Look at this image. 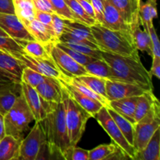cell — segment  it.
Here are the masks:
<instances>
[{"instance_id":"6da1fadb","label":"cell","mask_w":160,"mask_h":160,"mask_svg":"<svg viewBox=\"0 0 160 160\" xmlns=\"http://www.w3.org/2000/svg\"><path fill=\"white\" fill-rule=\"evenodd\" d=\"M40 123L45 133L49 154L70 160L72 146L67 135L62 98L59 102L55 103Z\"/></svg>"},{"instance_id":"7a4b0ae2","label":"cell","mask_w":160,"mask_h":160,"mask_svg":"<svg viewBox=\"0 0 160 160\" xmlns=\"http://www.w3.org/2000/svg\"><path fill=\"white\" fill-rule=\"evenodd\" d=\"M102 58L111 67L113 81L131 83L153 91L152 76L145 69L140 56H125L102 51Z\"/></svg>"},{"instance_id":"3957f363","label":"cell","mask_w":160,"mask_h":160,"mask_svg":"<svg viewBox=\"0 0 160 160\" xmlns=\"http://www.w3.org/2000/svg\"><path fill=\"white\" fill-rule=\"evenodd\" d=\"M100 50L125 56H137L132 31L129 30H111L99 23L90 27Z\"/></svg>"},{"instance_id":"277c9868","label":"cell","mask_w":160,"mask_h":160,"mask_svg":"<svg viewBox=\"0 0 160 160\" xmlns=\"http://www.w3.org/2000/svg\"><path fill=\"white\" fill-rule=\"evenodd\" d=\"M62 100L65 106L67 135L71 146L74 147L77 146L78 142L81 141L85 131L88 120L92 117V116L69 95L63 85Z\"/></svg>"},{"instance_id":"5b68a950","label":"cell","mask_w":160,"mask_h":160,"mask_svg":"<svg viewBox=\"0 0 160 160\" xmlns=\"http://www.w3.org/2000/svg\"><path fill=\"white\" fill-rule=\"evenodd\" d=\"M3 120L6 134L23 139L22 135L28 131L29 124L34 120V117L22 92L12 108L3 117Z\"/></svg>"},{"instance_id":"8992f818","label":"cell","mask_w":160,"mask_h":160,"mask_svg":"<svg viewBox=\"0 0 160 160\" xmlns=\"http://www.w3.org/2000/svg\"><path fill=\"white\" fill-rule=\"evenodd\" d=\"M47 148L46 138L40 122L35 124L25 138L22 139L20 146V159L38 160Z\"/></svg>"},{"instance_id":"52a82bcc","label":"cell","mask_w":160,"mask_h":160,"mask_svg":"<svg viewBox=\"0 0 160 160\" xmlns=\"http://www.w3.org/2000/svg\"><path fill=\"white\" fill-rule=\"evenodd\" d=\"M94 118L101 125L102 128L106 131L108 135L111 138L113 143L117 145L120 149L123 150L129 159H134L135 150L133 145H131L127 141L123 133L118 128L117 123L112 118L108 112L107 107L102 106L99 111L94 116Z\"/></svg>"},{"instance_id":"ba28073f","label":"cell","mask_w":160,"mask_h":160,"mask_svg":"<svg viewBox=\"0 0 160 160\" xmlns=\"http://www.w3.org/2000/svg\"><path fill=\"white\" fill-rule=\"evenodd\" d=\"M63 41L76 42L88 45L94 49H100L90 27L75 20L64 19V31L59 42Z\"/></svg>"},{"instance_id":"9c48e42d","label":"cell","mask_w":160,"mask_h":160,"mask_svg":"<svg viewBox=\"0 0 160 160\" xmlns=\"http://www.w3.org/2000/svg\"><path fill=\"white\" fill-rule=\"evenodd\" d=\"M160 118V104L153 91H147L139 95L134 112L137 123H149Z\"/></svg>"},{"instance_id":"30bf717a","label":"cell","mask_w":160,"mask_h":160,"mask_svg":"<svg viewBox=\"0 0 160 160\" xmlns=\"http://www.w3.org/2000/svg\"><path fill=\"white\" fill-rule=\"evenodd\" d=\"M49 52L55 65L63 76L67 78H77L88 74L84 67L72 59L56 44H52L50 46Z\"/></svg>"},{"instance_id":"8fae6325","label":"cell","mask_w":160,"mask_h":160,"mask_svg":"<svg viewBox=\"0 0 160 160\" xmlns=\"http://www.w3.org/2000/svg\"><path fill=\"white\" fill-rule=\"evenodd\" d=\"M21 92L28 106L32 112L34 120L41 122L46 116L47 112L52 109L55 103L45 101L38 93L34 88L24 82H20Z\"/></svg>"},{"instance_id":"7c38bea8","label":"cell","mask_w":160,"mask_h":160,"mask_svg":"<svg viewBox=\"0 0 160 160\" xmlns=\"http://www.w3.org/2000/svg\"><path fill=\"white\" fill-rule=\"evenodd\" d=\"M12 56L18 59L24 67H29L34 71L42 73L46 77L59 79L63 76L60 73V71L58 70L56 66L55 65L52 59L46 60V59H39V58L32 57V56L25 54V53H23V54L13 53Z\"/></svg>"},{"instance_id":"4fadbf2b","label":"cell","mask_w":160,"mask_h":160,"mask_svg":"<svg viewBox=\"0 0 160 160\" xmlns=\"http://www.w3.org/2000/svg\"><path fill=\"white\" fill-rule=\"evenodd\" d=\"M0 28L9 37L18 42L34 41L26 27L15 14L0 13Z\"/></svg>"},{"instance_id":"5bb4252c","label":"cell","mask_w":160,"mask_h":160,"mask_svg":"<svg viewBox=\"0 0 160 160\" xmlns=\"http://www.w3.org/2000/svg\"><path fill=\"white\" fill-rule=\"evenodd\" d=\"M106 91L108 101L132 96H139L147 92L144 88L131 83L106 80Z\"/></svg>"},{"instance_id":"9a60e30c","label":"cell","mask_w":160,"mask_h":160,"mask_svg":"<svg viewBox=\"0 0 160 160\" xmlns=\"http://www.w3.org/2000/svg\"><path fill=\"white\" fill-rule=\"evenodd\" d=\"M120 12L123 21L132 29L141 23L139 9L142 0H107Z\"/></svg>"},{"instance_id":"2e32d148","label":"cell","mask_w":160,"mask_h":160,"mask_svg":"<svg viewBox=\"0 0 160 160\" xmlns=\"http://www.w3.org/2000/svg\"><path fill=\"white\" fill-rule=\"evenodd\" d=\"M159 128H160V118L149 123H137L134 124L133 147L135 152L142 151L145 148Z\"/></svg>"},{"instance_id":"e0dca14e","label":"cell","mask_w":160,"mask_h":160,"mask_svg":"<svg viewBox=\"0 0 160 160\" xmlns=\"http://www.w3.org/2000/svg\"><path fill=\"white\" fill-rule=\"evenodd\" d=\"M58 80H59V81L62 83V85L65 87L66 90L67 91L69 95H70V96H71L72 98H73V99H74L75 101L83 108V109H85V110L92 116V117H94V116L101 109V108L102 107V106H104L100 102L87 96L86 95L83 94L82 92L78 91V89L73 88V86L69 84L68 83L64 81L62 78H59V79Z\"/></svg>"},{"instance_id":"ac0fdd59","label":"cell","mask_w":160,"mask_h":160,"mask_svg":"<svg viewBox=\"0 0 160 160\" xmlns=\"http://www.w3.org/2000/svg\"><path fill=\"white\" fill-rule=\"evenodd\" d=\"M36 91L45 101L59 102L62 98V84L58 79L48 78L35 88Z\"/></svg>"},{"instance_id":"d6986e66","label":"cell","mask_w":160,"mask_h":160,"mask_svg":"<svg viewBox=\"0 0 160 160\" xmlns=\"http://www.w3.org/2000/svg\"><path fill=\"white\" fill-rule=\"evenodd\" d=\"M104 12H103L102 26L111 30H129L132 31L131 27L123 21L119 11L107 0H103Z\"/></svg>"},{"instance_id":"ffe728a7","label":"cell","mask_w":160,"mask_h":160,"mask_svg":"<svg viewBox=\"0 0 160 160\" xmlns=\"http://www.w3.org/2000/svg\"><path fill=\"white\" fill-rule=\"evenodd\" d=\"M138 98V96H132L120 98V99L112 100V101H109V107L113 109L125 119L129 120L133 125H134L135 124L134 112H135Z\"/></svg>"},{"instance_id":"44dd1931","label":"cell","mask_w":160,"mask_h":160,"mask_svg":"<svg viewBox=\"0 0 160 160\" xmlns=\"http://www.w3.org/2000/svg\"><path fill=\"white\" fill-rule=\"evenodd\" d=\"M22 139L6 134L0 139V160L20 159V146Z\"/></svg>"},{"instance_id":"7402d4cb","label":"cell","mask_w":160,"mask_h":160,"mask_svg":"<svg viewBox=\"0 0 160 160\" xmlns=\"http://www.w3.org/2000/svg\"><path fill=\"white\" fill-rule=\"evenodd\" d=\"M160 128H158L145 148L135 152L134 160H160Z\"/></svg>"},{"instance_id":"603a6c76","label":"cell","mask_w":160,"mask_h":160,"mask_svg":"<svg viewBox=\"0 0 160 160\" xmlns=\"http://www.w3.org/2000/svg\"><path fill=\"white\" fill-rule=\"evenodd\" d=\"M20 86V83L11 82L10 84L0 88V114L4 117L12 108L17 100L18 95L17 90ZM21 92V91H20Z\"/></svg>"},{"instance_id":"cb8c5ba5","label":"cell","mask_w":160,"mask_h":160,"mask_svg":"<svg viewBox=\"0 0 160 160\" xmlns=\"http://www.w3.org/2000/svg\"><path fill=\"white\" fill-rule=\"evenodd\" d=\"M27 29L30 34L34 38V41L42 44L45 46H48L52 44H56L57 42L52 37L50 31L46 28L45 25L36 19L30 22L26 26Z\"/></svg>"},{"instance_id":"d4e9b609","label":"cell","mask_w":160,"mask_h":160,"mask_svg":"<svg viewBox=\"0 0 160 160\" xmlns=\"http://www.w3.org/2000/svg\"><path fill=\"white\" fill-rule=\"evenodd\" d=\"M24 66L18 59L6 52L0 53V69L15 77L21 82V75Z\"/></svg>"},{"instance_id":"484cf974","label":"cell","mask_w":160,"mask_h":160,"mask_svg":"<svg viewBox=\"0 0 160 160\" xmlns=\"http://www.w3.org/2000/svg\"><path fill=\"white\" fill-rule=\"evenodd\" d=\"M15 15L26 27L35 19V8L33 0H12Z\"/></svg>"},{"instance_id":"4316f807","label":"cell","mask_w":160,"mask_h":160,"mask_svg":"<svg viewBox=\"0 0 160 160\" xmlns=\"http://www.w3.org/2000/svg\"><path fill=\"white\" fill-rule=\"evenodd\" d=\"M73 78H74L76 81L81 82V84L87 86L88 88H90L94 92L98 94L99 96H101L103 99H105L109 103L106 91V79L91 74L82 75V76H79Z\"/></svg>"},{"instance_id":"83f0119b","label":"cell","mask_w":160,"mask_h":160,"mask_svg":"<svg viewBox=\"0 0 160 160\" xmlns=\"http://www.w3.org/2000/svg\"><path fill=\"white\" fill-rule=\"evenodd\" d=\"M18 42L22 45L23 51L25 54L29 55L32 57L46 59V60L52 59L49 51L50 46L52 44L48 46H45L36 41H22Z\"/></svg>"},{"instance_id":"f1b7e54d","label":"cell","mask_w":160,"mask_h":160,"mask_svg":"<svg viewBox=\"0 0 160 160\" xmlns=\"http://www.w3.org/2000/svg\"><path fill=\"white\" fill-rule=\"evenodd\" d=\"M142 24L138 23L132 28V34L136 48L138 51L146 52L152 56V43L148 28H141Z\"/></svg>"},{"instance_id":"f546056e","label":"cell","mask_w":160,"mask_h":160,"mask_svg":"<svg viewBox=\"0 0 160 160\" xmlns=\"http://www.w3.org/2000/svg\"><path fill=\"white\" fill-rule=\"evenodd\" d=\"M88 74L95 75L106 80L113 81L114 77L110 66L104 59H95L84 66Z\"/></svg>"},{"instance_id":"4dcf8cb0","label":"cell","mask_w":160,"mask_h":160,"mask_svg":"<svg viewBox=\"0 0 160 160\" xmlns=\"http://www.w3.org/2000/svg\"><path fill=\"white\" fill-rule=\"evenodd\" d=\"M108 112L110 114V116L112 117V118L113 119V120L115 121V123H117V125L118 126V128H120V130L121 131V132L123 133V136L125 137V138L127 139L128 142L131 144V145H133V140H134V125H133L129 120H128L127 119H125L124 117H122L121 115H120L119 113H117L116 111H114L113 109H111V108L107 107Z\"/></svg>"},{"instance_id":"1f68e13d","label":"cell","mask_w":160,"mask_h":160,"mask_svg":"<svg viewBox=\"0 0 160 160\" xmlns=\"http://www.w3.org/2000/svg\"><path fill=\"white\" fill-rule=\"evenodd\" d=\"M65 2L71 12L73 20L89 27L96 23L95 19L90 17L77 0H65Z\"/></svg>"},{"instance_id":"d6a6232c","label":"cell","mask_w":160,"mask_h":160,"mask_svg":"<svg viewBox=\"0 0 160 160\" xmlns=\"http://www.w3.org/2000/svg\"><path fill=\"white\" fill-rule=\"evenodd\" d=\"M119 147L115 144H102L88 151V160L109 159Z\"/></svg>"},{"instance_id":"836d02e7","label":"cell","mask_w":160,"mask_h":160,"mask_svg":"<svg viewBox=\"0 0 160 160\" xmlns=\"http://www.w3.org/2000/svg\"><path fill=\"white\" fill-rule=\"evenodd\" d=\"M62 43V45L69 47L73 50L83 53V54L88 55L89 56L95 58L97 59H102V50L100 49H94L91 48L90 46L87 45H84L82 43H78L76 42H70V41H63V42H59Z\"/></svg>"},{"instance_id":"e575fe53","label":"cell","mask_w":160,"mask_h":160,"mask_svg":"<svg viewBox=\"0 0 160 160\" xmlns=\"http://www.w3.org/2000/svg\"><path fill=\"white\" fill-rule=\"evenodd\" d=\"M48 77L34 71L29 67H24L21 75V81L29 84L35 88L38 84L43 82Z\"/></svg>"},{"instance_id":"d590c367","label":"cell","mask_w":160,"mask_h":160,"mask_svg":"<svg viewBox=\"0 0 160 160\" xmlns=\"http://www.w3.org/2000/svg\"><path fill=\"white\" fill-rule=\"evenodd\" d=\"M0 49L10 55H12L13 53H24L22 45L10 37L0 36Z\"/></svg>"},{"instance_id":"8d00e7d4","label":"cell","mask_w":160,"mask_h":160,"mask_svg":"<svg viewBox=\"0 0 160 160\" xmlns=\"http://www.w3.org/2000/svg\"><path fill=\"white\" fill-rule=\"evenodd\" d=\"M56 45H57L59 48H61L62 51L65 52L67 54H68L69 56H70L72 59H74L76 62H78V63L82 65L83 67H84V66H85L86 64L88 63V62H92V61H94L95 59H95V58L92 57V56H88V55L76 51V50L72 49V48L62 45V44L60 43V42H57Z\"/></svg>"},{"instance_id":"74e56055","label":"cell","mask_w":160,"mask_h":160,"mask_svg":"<svg viewBox=\"0 0 160 160\" xmlns=\"http://www.w3.org/2000/svg\"><path fill=\"white\" fill-rule=\"evenodd\" d=\"M53 12L66 20H73L71 12L65 0H50Z\"/></svg>"},{"instance_id":"f35d334b","label":"cell","mask_w":160,"mask_h":160,"mask_svg":"<svg viewBox=\"0 0 160 160\" xmlns=\"http://www.w3.org/2000/svg\"><path fill=\"white\" fill-rule=\"evenodd\" d=\"M52 28L55 37L59 42L64 31V19L58 16L55 12L52 13Z\"/></svg>"},{"instance_id":"ab89813d","label":"cell","mask_w":160,"mask_h":160,"mask_svg":"<svg viewBox=\"0 0 160 160\" xmlns=\"http://www.w3.org/2000/svg\"><path fill=\"white\" fill-rule=\"evenodd\" d=\"M35 19L37 20H38L39 22L42 23L43 25H45L47 29L50 31L51 34L52 35V37L56 39V41L57 42H59L57 41V39L55 37L54 32H53L52 28V13L51 12H42V11L39 10H35V16H34Z\"/></svg>"},{"instance_id":"60d3db41","label":"cell","mask_w":160,"mask_h":160,"mask_svg":"<svg viewBox=\"0 0 160 160\" xmlns=\"http://www.w3.org/2000/svg\"><path fill=\"white\" fill-rule=\"evenodd\" d=\"M148 31H149L150 38H151L152 57H153V56L160 57L159 41V38H158L156 28H155L154 24H153V23L148 27Z\"/></svg>"},{"instance_id":"b9f144b4","label":"cell","mask_w":160,"mask_h":160,"mask_svg":"<svg viewBox=\"0 0 160 160\" xmlns=\"http://www.w3.org/2000/svg\"><path fill=\"white\" fill-rule=\"evenodd\" d=\"M90 2L93 7L94 12H95V18L96 20V23L102 24L103 12H104L103 0H91Z\"/></svg>"},{"instance_id":"7bdbcfd3","label":"cell","mask_w":160,"mask_h":160,"mask_svg":"<svg viewBox=\"0 0 160 160\" xmlns=\"http://www.w3.org/2000/svg\"><path fill=\"white\" fill-rule=\"evenodd\" d=\"M70 160H88V150L77 146L72 147Z\"/></svg>"},{"instance_id":"ee69618b","label":"cell","mask_w":160,"mask_h":160,"mask_svg":"<svg viewBox=\"0 0 160 160\" xmlns=\"http://www.w3.org/2000/svg\"><path fill=\"white\" fill-rule=\"evenodd\" d=\"M33 3L36 10L51 12V13L53 12L52 6L50 0H33Z\"/></svg>"},{"instance_id":"f6af8a7d","label":"cell","mask_w":160,"mask_h":160,"mask_svg":"<svg viewBox=\"0 0 160 160\" xmlns=\"http://www.w3.org/2000/svg\"><path fill=\"white\" fill-rule=\"evenodd\" d=\"M0 13L15 14L12 0H0Z\"/></svg>"},{"instance_id":"bcb514c9","label":"cell","mask_w":160,"mask_h":160,"mask_svg":"<svg viewBox=\"0 0 160 160\" xmlns=\"http://www.w3.org/2000/svg\"><path fill=\"white\" fill-rule=\"evenodd\" d=\"M152 76L156 77L157 79H160V57L153 56L152 67L149 70Z\"/></svg>"},{"instance_id":"7dc6e473","label":"cell","mask_w":160,"mask_h":160,"mask_svg":"<svg viewBox=\"0 0 160 160\" xmlns=\"http://www.w3.org/2000/svg\"><path fill=\"white\" fill-rule=\"evenodd\" d=\"M77 1L79 2V4L82 6V8L84 9V10L88 14L90 17H92V18H95V12H94L93 7H92V4H91L90 2L87 1V0H77Z\"/></svg>"},{"instance_id":"c3c4849f","label":"cell","mask_w":160,"mask_h":160,"mask_svg":"<svg viewBox=\"0 0 160 160\" xmlns=\"http://www.w3.org/2000/svg\"><path fill=\"white\" fill-rule=\"evenodd\" d=\"M150 11L152 20L157 18V0H150Z\"/></svg>"},{"instance_id":"681fc988","label":"cell","mask_w":160,"mask_h":160,"mask_svg":"<svg viewBox=\"0 0 160 160\" xmlns=\"http://www.w3.org/2000/svg\"><path fill=\"white\" fill-rule=\"evenodd\" d=\"M6 135L5 133V127H4V120H3V116L0 114V139L2 138Z\"/></svg>"},{"instance_id":"f907efd6","label":"cell","mask_w":160,"mask_h":160,"mask_svg":"<svg viewBox=\"0 0 160 160\" xmlns=\"http://www.w3.org/2000/svg\"><path fill=\"white\" fill-rule=\"evenodd\" d=\"M11 82H14V81H6V80H4L3 78H0V88L3 87V86H6L7 84H10Z\"/></svg>"},{"instance_id":"816d5d0a","label":"cell","mask_w":160,"mask_h":160,"mask_svg":"<svg viewBox=\"0 0 160 160\" xmlns=\"http://www.w3.org/2000/svg\"><path fill=\"white\" fill-rule=\"evenodd\" d=\"M0 36H4V37H9V36L7 35V34H6V33L5 32V31H3V30L1 28H0Z\"/></svg>"},{"instance_id":"f5cc1de1","label":"cell","mask_w":160,"mask_h":160,"mask_svg":"<svg viewBox=\"0 0 160 160\" xmlns=\"http://www.w3.org/2000/svg\"><path fill=\"white\" fill-rule=\"evenodd\" d=\"M2 52H3V51H2V50L0 49V53H2Z\"/></svg>"},{"instance_id":"db71d44e","label":"cell","mask_w":160,"mask_h":160,"mask_svg":"<svg viewBox=\"0 0 160 160\" xmlns=\"http://www.w3.org/2000/svg\"><path fill=\"white\" fill-rule=\"evenodd\" d=\"M87 1H88V2H91V0H87Z\"/></svg>"}]
</instances>
